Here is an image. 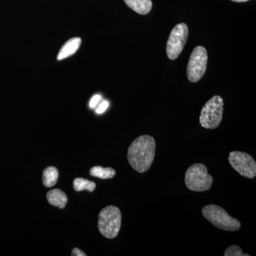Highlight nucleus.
<instances>
[{"mask_svg":"<svg viewBox=\"0 0 256 256\" xmlns=\"http://www.w3.org/2000/svg\"><path fill=\"white\" fill-rule=\"evenodd\" d=\"M208 64V53L204 46H196L190 56L188 66V77L192 82H198L204 75Z\"/></svg>","mask_w":256,"mask_h":256,"instance_id":"423d86ee","label":"nucleus"},{"mask_svg":"<svg viewBox=\"0 0 256 256\" xmlns=\"http://www.w3.org/2000/svg\"><path fill=\"white\" fill-rule=\"evenodd\" d=\"M100 100L101 96L100 95L94 96V97L92 98V100H90L89 106H90V107L92 108H94L98 104V102H100Z\"/></svg>","mask_w":256,"mask_h":256,"instance_id":"f3484780","label":"nucleus"},{"mask_svg":"<svg viewBox=\"0 0 256 256\" xmlns=\"http://www.w3.org/2000/svg\"><path fill=\"white\" fill-rule=\"evenodd\" d=\"M90 174L94 178L107 180L114 178L116 174V170L111 168H102L100 166H96L90 170Z\"/></svg>","mask_w":256,"mask_h":256,"instance_id":"ddd939ff","label":"nucleus"},{"mask_svg":"<svg viewBox=\"0 0 256 256\" xmlns=\"http://www.w3.org/2000/svg\"><path fill=\"white\" fill-rule=\"evenodd\" d=\"M72 256H86V254L85 252H82L80 249L75 248L72 252Z\"/></svg>","mask_w":256,"mask_h":256,"instance_id":"a211bd4d","label":"nucleus"},{"mask_svg":"<svg viewBox=\"0 0 256 256\" xmlns=\"http://www.w3.org/2000/svg\"><path fill=\"white\" fill-rule=\"evenodd\" d=\"M184 182L188 190L201 192L208 191L212 188L214 178L208 174V170L204 164L196 163L186 170Z\"/></svg>","mask_w":256,"mask_h":256,"instance_id":"20e7f679","label":"nucleus"},{"mask_svg":"<svg viewBox=\"0 0 256 256\" xmlns=\"http://www.w3.org/2000/svg\"><path fill=\"white\" fill-rule=\"evenodd\" d=\"M202 212L208 222L222 230L236 232L242 227L238 220L230 216L224 208L217 205H206L202 208Z\"/></svg>","mask_w":256,"mask_h":256,"instance_id":"7ed1b4c3","label":"nucleus"},{"mask_svg":"<svg viewBox=\"0 0 256 256\" xmlns=\"http://www.w3.org/2000/svg\"><path fill=\"white\" fill-rule=\"evenodd\" d=\"M224 102L220 96H214L202 108L200 122L202 127L214 130L220 126L223 118Z\"/></svg>","mask_w":256,"mask_h":256,"instance_id":"39448f33","label":"nucleus"},{"mask_svg":"<svg viewBox=\"0 0 256 256\" xmlns=\"http://www.w3.org/2000/svg\"><path fill=\"white\" fill-rule=\"evenodd\" d=\"M124 1L130 8L140 14H148L152 8V2L151 0H124Z\"/></svg>","mask_w":256,"mask_h":256,"instance_id":"9b49d317","label":"nucleus"},{"mask_svg":"<svg viewBox=\"0 0 256 256\" xmlns=\"http://www.w3.org/2000/svg\"><path fill=\"white\" fill-rule=\"evenodd\" d=\"M96 184L94 182L89 181L84 178H76L74 181V188L75 191L82 192V190L92 192L95 190Z\"/></svg>","mask_w":256,"mask_h":256,"instance_id":"4468645a","label":"nucleus"},{"mask_svg":"<svg viewBox=\"0 0 256 256\" xmlns=\"http://www.w3.org/2000/svg\"><path fill=\"white\" fill-rule=\"evenodd\" d=\"M108 106L109 104L108 101H102L100 106H98V108L97 110H96V112L98 114H104L106 109L108 108Z\"/></svg>","mask_w":256,"mask_h":256,"instance_id":"dca6fc26","label":"nucleus"},{"mask_svg":"<svg viewBox=\"0 0 256 256\" xmlns=\"http://www.w3.org/2000/svg\"><path fill=\"white\" fill-rule=\"evenodd\" d=\"M242 255H244V252H242V248L236 245L230 246L224 252L225 256H242Z\"/></svg>","mask_w":256,"mask_h":256,"instance_id":"2eb2a0df","label":"nucleus"},{"mask_svg":"<svg viewBox=\"0 0 256 256\" xmlns=\"http://www.w3.org/2000/svg\"><path fill=\"white\" fill-rule=\"evenodd\" d=\"M235 2H245L249 1V0H232Z\"/></svg>","mask_w":256,"mask_h":256,"instance_id":"6ab92c4d","label":"nucleus"},{"mask_svg":"<svg viewBox=\"0 0 256 256\" xmlns=\"http://www.w3.org/2000/svg\"><path fill=\"white\" fill-rule=\"evenodd\" d=\"M47 201L52 206L64 208L68 202L66 194L58 188L50 190L46 194Z\"/></svg>","mask_w":256,"mask_h":256,"instance_id":"9d476101","label":"nucleus"},{"mask_svg":"<svg viewBox=\"0 0 256 256\" xmlns=\"http://www.w3.org/2000/svg\"><path fill=\"white\" fill-rule=\"evenodd\" d=\"M58 178V172L54 166H48L44 170L42 181L46 188L55 186Z\"/></svg>","mask_w":256,"mask_h":256,"instance_id":"f8f14e48","label":"nucleus"},{"mask_svg":"<svg viewBox=\"0 0 256 256\" xmlns=\"http://www.w3.org/2000/svg\"><path fill=\"white\" fill-rule=\"evenodd\" d=\"M80 44H82V40L79 37H76L68 40L60 48L57 60H65L74 54L78 50Z\"/></svg>","mask_w":256,"mask_h":256,"instance_id":"1a4fd4ad","label":"nucleus"},{"mask_svg":"<svg viewBox=\"0 0 256 256\" xmlns=\"http://www.w3.org/2000/svg\"><path fill=\"white\" fill-rule=\"evenodd\" d=\"M122 223V214L117 206H108L102 208L98 215V227L106 238L112 239L118 235Z\"/></svg>","mask_w":256,"mask_h":256,"instance_id":"f03ea898","label":"nucleus"},{"mask_svg":"<svg viewBox=\"0 0 256 256\" xmlns=\"http://www.w3.org/2000/svg\"><path fill=\"white\" fill-rule=\"evenodd\" d=\"M188 36V28L185 23L176 24L170 33L166 43V55L171 60H175L181 54Z\"/></svg>","mask_w":256,"mask_h":256,"instance_id":"0eeeda50","label":"nucleus"},{"mask_svg":"<svg viewBox=\"0 0 256 256\" xmlns=\"http://www.w3.org/2000/svg\"><path fill=\"white\" fill-rule=\"evenodd\" d=\"M156 140L150 136H140L131 143L128 150V160L133 169L139 173L149 170L154 160Z\"/></svg>","mask_w":256,"mask_h":256,"instance_id":"f257e3e1","label":"nucleus"},{"mask_svg":"<svg viewBox=\"0 0 256 256\" xmlns=\"http://www.w3.org/2000/svg\"><path fill=\"white\" fill-rule=\"evenodd\" d=\"M228 162L232 168L244 178H254L256 176V162L252 156L244 152L229 153Z\"/></svg>","mask_w":256,"mask_h":256,"instance_id":"6e6552de","label":"nucleus"}]
</instances>
